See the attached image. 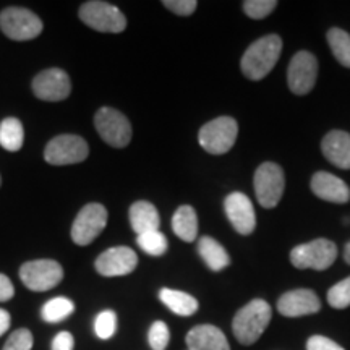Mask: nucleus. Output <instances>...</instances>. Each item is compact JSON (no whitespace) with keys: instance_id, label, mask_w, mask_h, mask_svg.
Listing matches in <instances>:
<instances>
[{"instance_id":"a878e982","label":"nucleus","mask_w":350,"mask_h":350,"mask_svg":"<svg viewBox=\"0 0 350 350\" xmlns=\"http://www.w3.org/2000/svg\"><path fill=\"white\" fill-rule=\"evenodd\" d=\"M327 42H329L336 60L344 67L350 68V34L345 33L344 29L331 28L327 31Z\"/></svg>"},{"instance_id":"f257e3e1","label":"nucleus","mask_w":350,"mask_h":350,"mask_svg":"<svg viewBox=\"0 0 350 350\" xmlns=\"http://www.w3.org/2000/svg\"><path fill=\"white\" fill-rule=\"evenodd\" d=\"M282 39L278 34L262 36L248 47L242 57V72L248 80H262L278 64Z\"/></svg>"},{"instance_id":"2eb2a0df","label":"nucleus","mask_w":350,"mask_h":350,"mask_svg":"<svg viewBox=\"0 0 350 350\" xmlns=\"http://www.w3.org/2000/svg\"><path fill=\"white\" fill-rule=\"evenodd\" d=\"M224 211L232 227L242 235H250L256 227V214L247 195L234 191L224 200Z\"/></svg>"},{"instance_id":"f8f14e48","label":"nucleus","mask_w":350,"mask_h":350,"mask_svg":"<svg viewBox=\"0 0 350 350\" xmlns=\"http://www.w3.org/2000/svg\"><path fill=\"white\" fill-rule=\"evenodd\" d=\"M318 77L317 57L306 51H300L292 57L288 64L287 81L288 88L294 94L304 96L313 90Z\"/></svg>"},{"instance_id":"cd10ccee","label":"nucleus","mask_w":350,"mask_h":350,"mask_svg":"<svg viewBox=\"0 0 350 350\" xmlns=\"http://www.w3.org/2000/svg\"><path fill=\"white\" fill-rule=\"evenodd\" d=\"M117 331V314L112 310H104L94 319V332L99 339H111Z\"/></svg>"},{"instance_id":"58836bf2","label":"nucleus","mask_w":350,"mask_h":350,"mask_svg":"<svg viewBox=\"0 0 350 350\" xmlns=\"http://www.w3.org/2000/svg\"><path fill=\"white\" fill-rule=\"evenodd\" d=\"M0 183H2V178H0Z\"/></svg>"},{"instance_id":"4be33fe9","label":"nucleus","mask_w":350,"mask_h":350,"mask_svg":"<svg viewBox=\"0 0 350 350\" xmlns=\"http://www.w3.org/2000/svg\"><path fill=\"white\" fill-rule=\"evenodd\" d=\"M198 253L211 271H222L230 265L229 253L213 237H201L198 240Z\"/></svg>"},{"instance_id":"0eeeda50","label":"nucleus","mask_w":350,"mask_h":350,"mask_svg":"<svg viewBox=\"0 0 350 350\" xmlns=\"http://www.w3.org/2000/svg\"><path fill=\"white\" fill-rule=\"evenodd\" d=\"M94 126L99 137L113 148H125L131 142V124L120 111L100 107L94 116Z\"/></svg>"},{"instance_id":"6e6552de","label":"nucleus","mask_w":350,"mask_h":350,"mask_svg":"<svg viewBox=\"0 0 350 350\" xmlns=\"http://www.w3.org/2000/svg\"><path fill=\"white\" fill-rule=\"evenodd\" d=\"M20 279L29 291L46 292L62 282L64 268L54 260L28 261L21 266Z\"/></svg>"},{"instance_id":"7ed1b4c3","label":"nucleus","mask_w":350,"mask_h":350,"mask_svg":"<svg viewBox=\"0 0 350 350\" xmlns=\"http://www.w3.org/2000/svg\"><path fill=\"white\" fill-rule=\"evenodd\" d=\"M239 125L232 117H217L201 126L198 142L209 154H226L237 142Z\"/></svg>"},{"instance_id":"9b49d317","label":"nucleus","mask_w":350,"mask_h":350,"mask_svg":"<svg viewBox=\"0 0 350 350\" xmlns=\"http://www.w3.org/2000/svg\"><path fill=\"white\" fill-rule=\"evenodd\" d=\"M107 226V209L100 203H90L78 213L72 227V239L77 245L93 243Z\"/></svg>"},{"instance_id":"393cba45","label":"nucleus","mask_w":350,"mask_h":350,"mask_svg":"<svg viewBox=\"0 0 350 350\" xmlns=\"http://www.w3.org/2000/svg\"><path fill=\"white\" fill-rule=\"evenodd\" d=\"M75 312V305L67 297H55L41 308V317L46 323H60Z\"/></svg>"},{"instance_id":"423d86ee","label":"nucleus","mask_w":350,"mask_h":350,"mask_svg":"<svg viewBox=\"0 0 350 350\" xmlns=\"http://www.w3.org/2000/svg\"><path fill=\"white\" fill-rule=\"evenodd\" d=\"M80 18L90 28L100 33H122L126 28V18L119 8L107 2L93 0L80 7Z\"/></svg>"},{"instance_id":"a211bd4d","label":"nucleus","mask_w":350,"mask_h":350,"mask_svg":"<svg viewBox=\"0 0 350 350\" xmlns=\"http://www.w3.org/2000/svg\"><path fill=\"white\" fill-rule=\"evenodd\" d=\"M188 350H230L229 340L219 327L213 325H200L187 334Z\"/></svg>"},{"instance_id":"c9c22d12","label":"nucleus","mask_w":350,"mask_h":350,"mask_svg":"<svg viewBox=\"0 0 350 350\" xmlns=\"http://www.w3.org/2000/svg\"><path fill=\"white\" fill-rule=\"evenodd\" d=\"M15 295V287L5 274H0V301H8Z\"/></svg>"},{"instance_id":"f03ea898","label":"nucleus","mask_w":350,"mask_h":350,"mask_svg":"<svg viewBox=\"0 0 350 350\" xmlns=\"http://www.w3.org/2000/svg\"><path fill=\"white\" fill-rule=\"evenodd\" d=\"M271 317L273 313L268 301L261 299L252 300L250 304L242 306L232 319V331L235 339L243 345L255 344L268 327Z\"/></svg>"},{"instance_id":"c756f323","label":"nucleus","mask_w":350,"mask_h":350,"mask_svg":"<svg viewBox=\"0 0 350 350\" xmlns=\"http://www.w3.org/2000/svg\"><path fill=\"white\" fill-rule=\"evenodd\" d=\"M170 340V329L164 321H154L148 332V342L152 350H165Z\"/></svg>"},{"instance_id":"39448f33","label":"nucleus","mask_w":350,"mask_h":350,"mask_svg":"<svg viewBox=\"0 0 350 350\" xmlns=\"http://www.w3.org/2000/svg\"><path fill=\"white\" fill-rule=\"evenodd\" d=\"M0 28L13 41H29L42 31V21L28 8L8 7L0 13Z\"/></svg>"},{"instance_id":"6ab92c4d","label":"nucleus","mask_w":350,"mask_h":350,"mask_svg":"<svg viewBox=\"0 0 350 350\" xmlns=\"http://www.w3.org/2000/svg\"><path fill=\"white\" fill-rule=\"evenodd\" d=\"M323 154L331 164L339 169H350V135L340 130H332L323 138Z\"/></svg>"},{"instance_id":"20e7f679","label":"nucleus","mask_w":350,"mask_h":350,"mask_svg":"<svg viewBox=\"0 0 350 350\" xmlns=\"http://www.w3.org/2000/svg\"><path fill=\"white\" fill-rule=\"evenodd\" d=\"M338 258V247L327 239L301 243L291 252V262L297 269L325 271Z\"/></svg>"},{"instance_id":"4468645a","label":"nucleus","mask_w":350,"mask_h":350,"mask_svg":"<svg viewBox=\"0 0 350 350\" xmlns=\"http://www.w3.org/2000/svg\"><path fill=\"white\" fill-rule=\"evenodd\" d=\"M138 265V256L129 247H113L100 253L96 260V271L104 278H119L133 273Z\"/></svg>"},{"instance_id":"ddd939ff","label":"nucleus","mask_w":350,"mask_h":350,"mask_svg":"<svg viewBox=\"0 0 350 350\" xmlns=\"http://www.w3.org/2000/svg\"><path fill=\"white\" fill-rule=\"evenodd\" d=\"M72 91V83L64 70L60 68H47L33 80V93L41 100H49L57 103L64 100L70 96Z\"/></svg>"},{"instance_id":"aec40b11","label":"nucleus","mask_w":350,"mask_h":350,"mask_svg":"<svg viewBox=\"0 0 350 350\" xmlns=\"http://www.w3.org/2000/svg\"><path fill=\"white\" fill-rule=\"evenodd\" d=\"M130 224L138 235L151 230H159V213L150 201H137L130 208Z\"/></svg>"},{"instance_id":"7c9ffc66","label":"nucleus","mask_w":350,"mask_h":350,"mask_svg":"<svg viewBox=\"0 0 350 350\" xmlns=\"http://www.w3.org/2000/svg\"><path fill=\"white\" fill-rule=\"evenodd\" d=\"M278 7L275 0H247L243 2V12L253 20H262Z\"/></svg>"},{"instance_id":"f704fd0d","label":"nucleus","mask_w":350,"mask_h":350,"mask_svg":"<svg viewBox=\"0 0 350 350\" xmlns=\"http://www.w3.org/2000/svg\"><path fill=\"white\" fill-rule=\"evenodd\" d=\"M75 347V339L68 331H62L52 340V350H73Z\"/></svg>"},{"instance_id":"72a5a7b5","label":"nucleus","mask_w":350,"mask_h":350,"mask_svg":"<svg viewBox=\"0 0 350 350\" xmlns=\"http://www.w3.org/2000/svg\"><path fill=\"white\" fill-rule=\"evenodd\" d=\"M306 350H344L339 344L325 336H312L306 342Z\"/></svg>"},{"instance_id":"dca6fc26","label":"nucleus","mask_w":350,"mask_h":350,"mask_svg":"<svg viewBox=\"0 0 350 350\" xmlns=\"http://www.w3.org/2000/svg\"><path fill=\"white\" fill-rule=\"evenodd\" d=\"M278 310L282 317L299 318L314 314L321 310V301L310 288H297L286 292L278 301Z\"/></svg>"},{"instance_id":"412c9836","label":"nucleus","mask_w":350,"mask_h":350,"mask_svg":"<svg viewBox=\"0 0 350 350\" xmlns=\"http://www.w3.org/2000/svg\"><path fill=\"white\" fill-rule=\"evenodd\" d=\"M159 300L167 306L170 312L178 317H191L198 312V300L193 295L172 288H161Z\"/></svg>"},{"instance_id":"5701e85b","label":"nucleus","mask_w":350,"mask_h":350,"mask_svg":"<svg viewBox=\"0 0 350 350\" xmlns=\"http://www.w3.org/2000/svg\"><path fill=\"white\" fill-rule=\"evenodd\" d=\"M172 230L183 242H193L198 235V217L196 211L188 204H183L172 217Z\"/></svg>"},{"instance_id":"bb28decb","label":"nucleus","mask_w":350,"mask_h":350,"mask_svg":"<svg viewBox=\"0 0 350 350\" xmlns=\"http://www.w3.org/2000/svg\"><path fill=\"white\" fill-rule=\"evenodd\" d=\"M137 243L144 253H148V255L151 256L164 255L169 248L167 239H165V235L159 230H151L146 232V234L138 235Z\"/></svg>"},{"instance_id":"c85d7f7f","label":"nucleus","mask_w":350,"mask_h":350,"mask_svg":"<svg viewBox=\"0 0 350 350\" xmlns=\"http://www.w3.org/2000/svg\"><path fill=\"white\" fill-rule=\"evenodd\" d=\"M327 304L336 310H344L350 306V278H345L332 286L327 292Z\"/></svg>"},{"instance_id":"1a4fd4ad","label":"nucleus","mask_w":350,"mask_h":350,"mask_svg":"<svg viewBox=\"0 0 350 350\" xmlns=\"http://www.w3.org/2000/svg\"><path fill=\"white\" fill-rule=\"evenodd\" d=\"M255 193L262 208H275L282 198L286 178L281 165L274 163H265L256 169L255 178Z\"/></svg>"},{"instance_id":"e433bc0d","label":"nucleus","mask_w":350,"mask_h":350,"mask_svg":"<svg viewBox=\"0 0 350 350\" xmlns=\"http://www.w3.org/2000/svg\"><path fill=\"white\" fill-rule=\"evenodd\" d=\"M10 323H12L10 313L0 308V336H3L8 331V327H10Z\"/></svg>"},{"instance_id":"9d476101","label":"nucleus","mask_w":350,"mask_h":350,"mask_svg":"<svg viewBox=\"0 0 350 350\" xmlns=\"http://www.w3.org/2000/svg\"><path fill=\"white\" fill-rule=\"evenodd\" d=\"M90 154L88 143L78 135H59L47 143L44 159L52 165H70L83 163Z\"/></svg>"},{"instance_id":"2f4dec72","label":"nucleus","mask_w":350,"mask_h":350,"mask_svg":"<svg viewBox=\"0 0 350 350\" xmlns=\"http://www.w3.org/2000/svg\"><path fill=\"white\" fill-rule=\"evenodd\" d=\"M33 334L29 329H16L7 339L2 350H31Z\"/></svg>"},{"instance_id":"b1692460","label":"nucleus","mask_w":350,"mask_h":350,"mask_svg":"<svg viewBox=\"0 0 350 350\" xmlns=\"http://www.w3.org/2000/svg\"><path fill=\"white\" fill-rule=\"evenodd\" d=\"M25 142L23 125L15 117H8L0 124V146L3 150L16 152L21 150Z\"/></svg>"},{"instance_id":"473e14b6","label":"nucleus","mask_w":350,"mask_h":350,"mask_svg":"<svg viewBox=\"0 0 350 350\" xmlns=\"http://www.w3.org/2000/svg\"><path fill=\"white\" fill-rule=\"evenodd\" d=\"M163 5L167 8V10L174 12L175 15L188 16L196 10L198 2H196V0H164Z\"/></svg>"},{"instance_id":"f3484780","label":"nucleus","mask_w":350,"mask_h":350,"mask_svg":"<svg viewBox=\"0 0 350 350\" xmlns=\"http://www.w3.org/2000/svg\"><path fill=\"white\" fill-rule=\"evenodd\" d=\"M312 191L318 198L329 203H347L350 188L344 180L329 172H317L312 178Z\"/></svg>"},{"instance_id":"4c0bfd02","label":"nucleus","mask_w":350,"mask_h":350,"mask_svg":"<svg viewBox=\"0 0 350 350\" xmlns=\"http://www.w3.org/2000/svg\"><path fill=\"white\" fill-rule=\"evenodd\" d=\"M344 260L347 265H350V242L345 245V248H344Z\"/></svg>"}]
</instances>
